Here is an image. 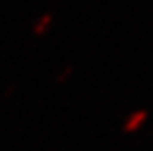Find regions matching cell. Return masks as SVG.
<instances>
[{
    "label": "cell",
    "instance_id": "6da1fadb",
    "mask_svg": "<svg viewBox=\"0 0 153 151\" xmlns=\"http://www.w3.org/2000/svg\"><path fill=\"white\" fill-rule=\"evenodd\" d=\"M53 14L51 13H43L37 20L34 22V25H33V32L37 35V37H40V35H43V34H47L48 31H50V28H51V25H53Z\"/></svg>",
    "mask_w": 153,
    "mask_h": 151
},
{
    "label": "cell",
    "instance_id": "7a4b0ae2",
    "mask_svg": "<svg viewBox=\"0 0 153 151\" xmlns=\"http://www.w3.org/2000/svg\"><path fill=\"white\" fill-rule=\"evenodd\" d=\"M73 73H74V68H73V65H67L64 69L60 71V73L57 74V77H56V82L57 83H60V85H64V83H67L71 77H73Z\"/></svg>",
    "mask_w": 153,
    "mask_h": 151
},
{
    "label": "cell",
    "instance_id": "3957f363",
    "mask_svg": "<svg viewBox=\"0 0 153 151\" xmlns=\"http://www.w3.org/2000/svg\"><path fill=\"white\" fill-rule=\"evenodd\" d=\"M14 90H16V86L13 85V86H8V90H6V94H5V97H8L10 94H13L14 93Z\"/></svg>",
    "mask_w": 153,
    "mask_h": 151
}]
</instances>
